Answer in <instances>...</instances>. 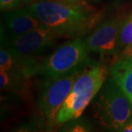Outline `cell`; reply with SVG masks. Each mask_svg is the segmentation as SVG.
Wrapping results in <instances>:
<instances>
[{"mask_svg": "<svg viewBox=\"0 0 132 132\" xmlns=\"http://www.w3.org/2000/svg\"><path fill=\"white\" fill-rule=\"evenodd\" d=\"M22 1V3L24 4H32V3H35L36 2H38V1H40V0H21Z\"/></svg>", "mask_w": 132, "mask_h": 132, "instance_id": "obj_17", "label": "cell"}, {"mask_svg": "<svg viewBox=\"0 0 132 132\" xmlns=\"http://www.w3.org/2000/svg\"><path fill=\"white\" fill-rule=\"evenodd\" d=\"M60 38H76L95 29L104 19V12L85 2L72 4L58 0H40L23 7Z\"/></svg>", "mask_w": 132, "mask_h": 132, "instance_id": "obj_1", "label": "cell"}, {"mask_svg": "<svg viewBox=\"0 0 132 132\" xmlns=\"http://www.w3.org/2000/svg\"><path fill=\"white\" fill-rule=\"evenodd\" d=\"M60 2H64L67 3H72V4H79L85 2V0H58Z\"/></svg>", "mask_w": 132, "mask_h": 132, "instance_id": "obj_16", "label": "cell"}, {"mask_svg": "<svg viewBox=\"0 0 132 132\" xmlns=\"http://www.w3.org/2000/svg\"><path fill=\"white\" fill-rule=\"evenodd\" d=\"M68 131H90V126L83 121L74 122V123H71L70 126L67 127Z\"/></svg>", "mask_w": 132, "mask_h": 132, "instance_id": "obj_13", "label": "cell"}, {"mask_svg": "<svg viewBox=\"0 0 132 132\" xmlns=\"http://www.w3.org/2000/svg\"><path fill=\"white\" fill-rule=\"evenodd\" d=\"M59 38L52 29L43 27L15 37H8L2 32L1 45L19 55L35 57L52 46Z\"/></svg>", "mask_w": 132, "mask_h": 132, "instance_id": "obj_6", "label": "cell"}, {"mask_svg": "<svg viewBox=\"0 0 132 132\" xmlns=\"http://www.w3.org/2000/svg\"><path fill=\"white\" fill-rule=\"evenodd\" d=\"M119 43L121 51L132 45V12L122 21L120 29Z\"/></svg>", "mask_w": 132, "mask_h": 132, "instance_id": "obj_11", "label": "cell"}, {"mask_svg": "<svg viewBox=\"0 0 132 132\" xmlns=\"http://www.w3.org/2000/svg\"><path fill=\"white\" fill-rule=\"evenodd\" d=\"M117 58H122V59H127L132 61V45L130 46L123 48V50L119 54Z\"/></svg>", "mask_w": 132, "mask_h": 132, "instance_id": "obj_14", "label": "cell"}, {"mask_svg": "<svg viewBox=\"0 0 132 132\" xmlns=\"http://www.w3.org/2000/svg\"><path fill=\"white\" fill-rule=\"evenodd\" d=\"M123 19L114 16L101 21L84 39L88 52H95L103 56L118 57L121 52L119 35Z\"/></svg>", "mask_w": 132, "mask_h": 132, "instance_id": "obj_7", "label": "cell"}, {"mask_svg": "<svg viewBox=\"0 0 132 132\" xmlns=\"http://www.w3.org/2000/svg\"><path fill=\"white\" fill-rule=\"evenodd\" d=\"M5 25L2 31L6 36L15 37L35 29L45 27L35 16L24 8L10 10L4 15Z\"/></svg>", "mask_w": 132, "mask_h": 132, "instance_id": "obj_9", "label": "cell"}, {"mask_svg": "<svg viewBox=\"0 0 132 132\" xmlns=\"http://www.w3.org/2000/svg\"><path fill=\"white\" fill-rule=\"evenodd\" d=\"M86 67L87 66L64 75L43 78L38 91L37 106L43 122L48 128L57 126L58 112L71 93L76 80Z\"/></svg>", "mask_w": 132, "mask_h": 132, "instance_id": "obj_4", "label": "cell"}, {"mask_svg": "<svg viewBox=\"0 0 132 132\" xmlns=\"http://www.w3.org/2000/svg\"><path fill=\"white\" fill-rule=\"evenodd\" d=\"M87 67L76 80L71 93L58 112L57 126L80 118L109 76V68L103 64L97 62L89 69Z\"/></svg>", "mask_w": 132, "mask_h": 132, "instance_id": "obj_2", "label": "cell"}, {"mask_svg": "<svg viewBox=\"0 0 132 132\" xmlns=\"http://www.w3.org/2000/svg\"><path fill=\"white\" fill-rule=\"evenodd\" d=\"M95 112L101 124L120 131L132 117V103L110 75L95 98Z\"/></svg>", "mask_w": 132, "mask_h": 132, "instance_id": "obj_3", "label": "cell"}, {"mask_svg": "<svg viewBox=\"0 0 132 132\" xmlns=\"http://www.w3.org/2000/svg\"><path fill=\"white\" fill-rule=\"evenodd\" d=\"M89 53L83 38H73L40 62L38 76L43 78L58 76L85 66L94 65L97 62L90 59Z\"/></svg>", "mask_w": 132, "mask_h": 132, "instance_id": "obj_5", "label": "cell"}, {"mask_svg": "<svg viewBox=\"0 0 132 132\" xmlns=\"http://www.w3.org/2000/svg\"><path fill=\"white\" fill-rule=\"evenodd\" d=\"M91 1H99V0H91Z\"/></svg>", "mask_w": 132, "mask_h": 132, "instance_id": "obj_18", "label": "cell"}, {"mask_svg": "<svg viewBox=\"0 0 132 132\" xmlns=\"http://www.w3.org/2000/svg\"><path fill=\"white\" fill-rule=\"evenodd\" d=\"M40 62L33 56H22L1 45L0 71L7 72L17 82H24L38 76Z\"/></svg>", "mask_w": 132, "mask_h": 132, "instance_id": "obj_8", "label": "cell"}, {"mask_svg": "<svg viewBox=\"0 0 132 132\" xmlns=\"http://www.w3.org/2000/svg\"><path fill=\"white\" fill-rule=\"evenodd\" d=\"M109 75L122 89L132 103V61L117 58L109 68Z\"/></svg>", "mask_w": 132, "mask_h": 132, "instance_id": "obj_10", "label": "cell"}, {"mask_svg": "<svg viewBox=\"0 0 132 132\" xmlns=\"http://www.w3.org/2000/svg\"><path fill=\"white\" fill-rule=\"evenodd\" d=\"M21 4H23L21 0H0V7L2 11L16 9Z\"/></svg>", "mask_w": 132, "mask_h": 132, "instance_id": "obj_12", "label": "cell"}, {"mask_svg": "<svg viewBox=\"0 0 132 132\" xmlns=\"http://www.w3.org/2000/svg\"><path fill=\"white\" fill-rule=\"evenodd\" d=\"M120 131L123 132H132V117L127 123H126V125L123 126V128L121 129Z\"/></svg>", "mask_w": 132, "mask_h": 132, "instance_id": "obj_15", "label": "cell"}]
</instances>
